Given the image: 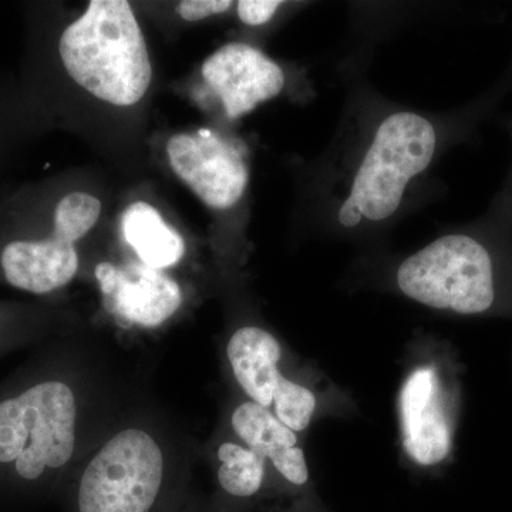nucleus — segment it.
Listing matches in <instances>:
<instances>
[{
  "label": "nucleus",
  "mask_w": 512,
  "mask_h": 512,
  "mask_svg": "<svg viewBox=\"0 0 512 512\" xmlns=\"http://www.w3.org/2000/svg\"><path fill=\"white\" fill-rule=\"evenodd\" d=\"M346 83L339 126L308 165L306 212L320 234L377 237L443 192L437 165L497 113L512 92V62L487 92L448 111L387 99L367 82L365 63L349 64Z\"/></svg>",
  "instance_id": "1"
},
{
  "label": "nucleus",
  "mask_w": 512,
  "mask_h": 512,
  "mask_svg": "<svg viewBox=\"0 0 512 512\" xmlns=\"http://www.w3.org/2000/svg\"><path fill=\"white\" fill-rule=\"evenodd\" d=\"M218 484L234 498H252L261 491L265 480V458L251 448L224 443L218 448Z\"/></svg>",
  "instance_id": "14"
},
{
  "label": "nucleus",
  "mask_w": 512,
  "mask_h": 512,
  "mask_svg": "<svg viewBox=\"0 0 512 512\" xmlns=\"http://www.w3.org/2000/svg\"><path fill=\"white\" fill-rule=\"evenodd\" d=\"M187 501L163 440L134 424L116 431L80 468L70 512H181Z\"/></svg>",
  "instance_id": "3"
},
{
  "label": "nucleus",
  "mask_w": 512,
  "mask_h": 512,
  "mask_svg": "<svg viewBox=\"0 0 512 512\" xmlns=\"http://www.w3.org/2000/svg\"><path fill=\"white\" fill-rule=\"evenodd\" d=\"M124 239L141 264L164 271L177 265L185 254V242L148 202H133L123 215Z\"/></svg>",
  "instance_id": "13"
},
{
  "label": "nucleus",
  "mask_w": 512,
  "mask_h": 512,
  "mask_svg": "<svg viewBox=\"0 0 512 512\" xmlns=\"http://www.w3.org/2000/svg\"><path fill=\"white\" fill-rule=\"evenodd\" d=\"M181 512H201V511L198 510L197 507H194V504H192L191 501L188 500L187 503H185V505H184L183 511H181Z\"/></svg>",
  "instance_id": "19"
},
{
  "label": "nucleus",
  "mask_w": 512,
  "mask_h": 512,
  "mask_svg": "<svg viewBox=\"0 0 512 512\" xmlns=\"http://www.w3.org/2000/svg\"><path fill=\"white\" fill-rule=\"evenodd\" d=\"M6 281L22 291L45 295L69 284L79 271L76 245L62 232L40 241H15L0 258Z\"/></svg>",
  "instance_id": "11"
},
{
  "label": "nucleus",
  "mask_w": 512,
  "mask_h": 512,
  "mask_svg": "<svg viewBox=\"0 0 512 512\" xmlns=\"http://www.w3.org/2000/svg\"><path fill=\"white\" fill-rule=\"evenodd\" d=\"M80 397L63 380H46L0 402V464L26 483L69 466L79 441Z\"/></svg>",
  "instance_id": "5"
},
{
  "label": "nucleus",
  "mask_w": 512,
  "mask_h": 512,
  "mask_svg": "<svg viewBox=\"0 0 512 512\" xmlns=\"http://www.w3.org/2000/svg\"><path fill=\"white\" fill-rule=\"evenodd\" d=\"M229 365L251 402L269 409L298 433L308 429L316 409L315 394L279 372L282 348L274 335L259 326H242L229 339Z\"/></svg>",
  "instance_id": "7"
},
{
  "label": "nucleus",
  "mask_w": 512,
  "mask_h": 512,
  "mask_svg": "<svg viewBox=\"0 0 512 512\" xmlns=\"http://www.w3.org/2000/svg\"><path fill=\"white\" fill-rule=\"evenodd\" d=\"M94 275L104 308L126 325L157 328L183 303V292L173 278L141 262L127 265L101 262Z\"/></svg>",
  "instance_id": "9"
},
{
  "label": "nucleus",
  "mask_w": 512,
  "mask_h": 512,
  "mask_svg": "<svg viewBox=\"0 0 512 512\" xmlns=\"http://www.w3.org/2000/svg\"><path fill=\"white\" fill-rule=\"evenodd\" d=\"M231 0H184L177 6L178 15L187 22L211 18L222 15L232 8Z\"/></svg>",
  "instance_id": "18"
},
{
  "label": "nucleus",
  "mask_w": 512,
  "mask_h": 512,
  "mask_svg": "<svg viewBox=\"0 0 512 512\" xmlns=\"http://www.w3.org/2000/svg\"><path fill=\"white\" fill-rule=\"evenodd\" d=\"M286 5L282 0H241L237 5L238 19L248 28H262Z\"/></svg>",
  "instance_id": "17"
},
{
  "label": "nucleus",
  "mask_w": 512,
  "mask_h": 512,
  "mask_svg": "<svg viewBox=\"0 0 512 512\" xmlns=\"http://www.w3.org/2000/svg\"><path fill=\"white\" fill-rule=\"evenodd\" d=\"M231 424L245 446L271 460L286 481L293 485L308 483V464L298 446V436L271 410L254 402L241 404L232 413Z\"/></svg>",
  "instance_id": "12"
},
{
  "label": "nucleus",
  "mask_w": 512,
  "mask_h": 512,
  "mask_svg": "<svg viewBox=\"0 0 512 512\" xmlns=\"http://www.w3.org/2000/svg\"><path fill=\"white\" fill-rule=\"evenodd\" d=\"M167 154L175 175L211 210H237L247 195L248 150L238 138L210 130L175 134Z\"/></svg>",
  "instance_id": "6"
},
{
  "label": "nucleus",
  "mask_w": 512,
  "mask_h": 512,
  "mask_svg": "<svg viewBox=\"0 0 512 512\" xmlns=\"http://www.w3.org/2000/svg\"><path fill=\"white\" fill-rule=\"evenodd\" d=\"M500 124L507 131L512 144V113L501 116ZM485 214L512 228V161L510 171H508L500 191L494 195L493 201H491L490 207L485 211Z\"/></svg>",
  "instance_id": "16"
},
{
  "label": "nucleus",
  "mask_w": 512,
  "mask_h": 512,
  "mask_svg": "<svg viewBox=\"0 0 512 512\" xmlns=\"http://www.w3.org/2000/svg\"><path fill=\"white\" fill-rule=\"evenodd\" d=\"M101 214V202L86 192H72L57 204L55 229L76 244L86 237Z\"/></svg>",
  "instance_id": "15"
},
{
  "label": "nucleus",
  "mask_w": 512,
  "mask_h": 512,
  "mask_svg": "<svg viewBox=\"0 0 512 512\" xmlns=\"http://www.w3.org/2000/svg\"><path fill=\"white\" fill-rule=\"evenodd\" d=\"M59 53L74 82L114 106H134L153 80L146 39L126 0H92L64 30Z\"/></svg>",
  "instance_id": "4"
},
{
  "label": "nucleus",
  "mask_w": 512,
  "mask_h": 512,
  "mask_svg": "<svg viewBox=\"0 0 512 512\" xmlns=\"http://www.w3.org/2000/svg\"><path fill=\"white\" fill-rule=\"evenodd\" d=\"M201 73L231 121L281 96L289 83L281 63L245 42L227 43L215 50L202 64Z\"/></svg>",
  "instance_id": "8"
},
{
  "label": "nucleus",
  "mask_w": 512,
  "mask_h": 512,
  "mask_svg": "<svg viewBox=\"0 0 512 512\" xmlns=\"http://www.w3.org/2000/svg\"><path fill=\"white\" fill-rule=\"evenodd\" d=\"M403 443L420 466H434L451 451V424L444 407L440 377L433 367H420L400 393Z\"/></svg>",
  "instance_id": "10"
},
{
  "label": "nucleus",
  "mask_w": 512,
  "mask_h": 512,
  "mask_svg": "<svg viewBox=\"0 0 512 512\" xmlns=\"http://www.w3.org/2000/svg\"><path fill=\"white\" fill-rule=\"evenodd\" d=\"M406 298L461 316L512 315V228L484 214L437 235L394 269Z\"/></svg>",
  "instance_id": "2"
}]
</instances>
